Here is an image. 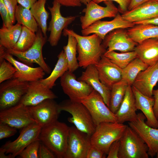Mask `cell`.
Wrapping results in <instances>:
<instances>
[{"instance_id":"cell-1","label":"cell","mask_w":158,"mask_h":158,"mask_svg":"<svg viewBox=\"0 0 158 158\" xmlns=\"http://www.w3.org/2000/svg\"><path fill=\"white\" fill-rule=\"evenodd\" d=\"M64 35H71L77 40V57L79 67L86 68L90 65H95L107 50L102 43V40L96 34L81 36L67 28L63 31Z\"/></svg>"},{"instance_id":"cell-2","label":"cell","mask_w":158,"mask_h":158,"mask_svg":"<svg viewBox=\"0 0 158 158\" xmlns=\"http://www.w3.org/2000/svg\"><path fill=\"white\" fill-rule=\"evenodd\" d=\"M70 127L58 120L42 127L39 139L56 156L64 158Z\"/></svg>"},{"instance_id":"cell-3","label":"cell","mask_w":158,"mask_h":158,"mask_svg":"<svg viewBox=\"0 0 158 158\" xmlns=\"http://www.w3.org/2000/svg\"><path fill=\"white\" fill-rule=\"evenodd\" d=\"M60 111L70 113L72 116L68 118L69 122L73 124L79 130L91 136L96 126L86 107L81 102H75L69 99L59 104Z\"/></svg>"},{"instance_id":"cell-4","label":"cell","mask_w":158,"mask_h":158,"mask_svg":"<svg viewBox=\"0 0 158 158\" xmlns=\"http://www.w3.org/2000/svg\"><path fill=\"white\" fill-rule=\"evenodd\" d=\"M127 125L117 122H102L96 127L90 137L91 145L107 154L109 147L122 136Z\"/></svg>"},{"instance_id":"cell-5","label":"cell","mask_w":158,"mask_h":158,"mask_svg":"<svg viewBox=\"0 0 158 158\" xmlns=\"http://www.w3.org/2000/svg\"><path fill=\"white\" fill-rule=\"evenodd\" d=\"M118 158H148V147L137 133L129 126L120 139Z\"/></svg>"},{"instance_id":"cell-6","label":"cell","mask_w":158,"mask_h":158,"mask_svg":"<svg viewBox=\"0 0 158 158\" xmlns=\"http://www.w3.org/2000/svg\"><path fill=\"white\" fill-rule=\"evenodd\" d=\"M36 35L34 43L26 51H19L11 49L6 50V51L28 65L34 63L38 64L46 73L50 74L51 72V69L44 61L42 53V48L46 42L47 37L44 35L39 28Z\"/></svg>"},{"instance_id":"cell-7","label":"cell","mask_w":158,"mask_h":158,"mask_svg":"<svg viewBox=\"0 0 158 158\" xmlns=\"http://www.w3.org/2000/svg\"><path fill=\"white\" fill-rule=\"evenodd\" d=\"M29 83L12 78L0 83V111L19 103L27 90Z\"/></svg>"},{"instance_id":"cell-8","label":"cell","mask_w":158,"mask_h":158,"mask_svg":"<svg viewBox=\"0 0 158 158\" xmlns=\"http://www.w3.org/2000/svg\"><path fill=\"white\" fill-rule=\"evenodd\" d=\"M81 102L88 110L96 126L104 122H117L115 114L106 104L101 95L94 90Z\"/></svg>"},{"instance_id":"cell-9","label":"cell","mask_w":158,"mask_h":158,"mask_svg":"<svg viewBox=\"0 0 158 158\" xmlns=\"http://www.w3.org/2000/svg\"><path fill=\"white\" fill-rule=\"evenodd\" d=\"M105 7L102 6L91 1L83 10L85 13L80 18L82 29L86 28L95 22L106 18H114L118 13V9L113 1L104 2Z\"/></svg>"},{"instance_id":"cell-10","label":"cell","mask_w":158,"mask_h":158,"mask_svg":"<svg viewBox=\"0 0 158 158\" xmlns=\"http://www.w3.org/2000/svg\"><path fill=\"white\" fill-rule=\"evenodd\" d=\"M60 82L64 93L73 102H81L94 90L87 83L77 79L73 72L68 71L60 78Z\"/></svg>"},{"instance_id":"cell-11","label":"cell","mask_w":158,"mask_h":158,"mask_svg":"<svg viewBox=\"0 0 158 158\" xmlns=\"http://www.w3.org/2000/svg\"><path fill=\"white\" fill-rule=\"evenodd\" d=\"M42 126L37 123L30 124L22 129L18 138L13 141L6 142L2 147L6 154H11L12 158L18 156L30 144L39 139Z\"/></svg>"},{"instance_id":"cell-12","label":"cell","mask_w":158,"mask_h":158,"mask_svg":"<svg viewBox=\"0 0 158 158\" xmlns=\"http://www.w3.org/2000/svg\"><path fill=\"white\" fill-rule=\"evenodd\" d=\"M61 5L54 0L52 6H48L51 18L47 30L50 32L48 41L52 47L56 46L60 39L62 31L73 22L76 16L64 17L61 14L60 8Z\"/></svg>"},{"instance_id":"cell-13","label":"cell","mask_w":158,"mask_h":158,"mask_svg":"<svg viewBox=\"0 0 158 158\" xmlns=\"http://www.w3.org/2000/svg\"><path fill=\"white\" fill-rule=\"evenodd\" d=\"M90 137L75 126L70 127L64 158H86L88 150L91 145Z\"/></svg>"},{"instance_id":"cell-14","label":"cell","mask_w":158,"mask_h":158,"mask_svg":"<svg viewBox=\"0 0 158 158\" xmlns=\"http://www.w3.org/2000/svg\"><path fill=\"white\" fill-rule=\"evenodd\" d=\"M0 122L17 129H23L36 123L30 114L28 107L20 103L0 111Z\"/></svg>"},{"instance_id":"cell-15","label":"cell","mask_w":158,"mask_h":158,"mask_svg":"<svg viewBox=\"0 0 158 158\" xmlns=\"http://www.w3.org/2000/svg\"><path fill=\"white\" fill-rule=\"evenodd\" d=\"M146 118L143 113H139L135 120L128 123L146 144L148 154L153 157L158 153V128L148 126L145 122Z\"/></svg>"},{"instance_id":"cell-16","label":"cell","mask_w":158,"mask_h":158,"mask_svg":"<svg viewBox=\"0 0 158 158\" xmlns=\"http://www.w3.org/2000/svg\"><path fill=\"white\" fill-rule=\"evenodd\" d=\"M28 107L32 117L42 127L57 121L61 112L54 99H47L36 105Z\"/></svg>"},{"instance_id":"cell-17","label":"cell","mask_w":158,"mask_h":158,"mask_svg":"<svg viewBox=\"0 0 158 158\" xmlns=\"http://www.w3.org/2000/svg\"><path fill=\"white\" fill-rule=\"evenodd\" d=\"M135 25L133 23L124 20L121 15L118 13L112 20L97 21L86 28L82 29L81 32L83 36L96 34L103 40L108 33L114 30L120 28H129Z\"/></svg>"},{"instance_id":"cell-18","label":"cell","mask_w":158,"mask_h":158,"mask_svg":"<svg viewBox=\"0 0 158 158\" xmlns=\"http://www.w3.org/2000/svg\"><path fill=\"white\" fill-rule=\"evenodd\" d=\"M4 59L12 63L16 69L13 78L29 82L42 79L45 74L46 73L40 67H32L20 61L6 50L0 53V61Z\"/></svg>"},{"instance_id":"cell-19","label":"cell","mask_w":158,"mask_h":158,"mask_svg":"<svg viewBox=\"0 0 158 158\" xmlns=\"http://www.w3.org/2000/svg\"><path fill=\"white\" fill-rule=\"evenodd\" d=\"M102 43L106 52L117 50L122 52L134 51L138 43L133 41L128 35L127 30L118 29L109 33L103 40Z\"/></svg>"},{"instance_id":"cell-20","label":"cell","mask_w":158,"mask_h":158,"mask_svg":"<svg viewBox=\"0 0 158 158\" xmlns=\"http://www.w3.org/2000/svg\"><path fill=\"white\" fill-rule=\"evenodd\" d=\"M57 96L50 89L38 80L29 82L27 90L19 103L26 106L37 105L48 99H54Z\"/></svg>"},{"instance_id":"cell-21","label":"cell","mask_w":158,"mask_h":158,"mask_svg":"<svg viewBox=\"0 0 158 158\" xmlns=\"http://www.w3.org/2000/svg\"><path fill=\"white\" fill-rule=\"evenodd\" d=\"M95 65L100 81L110 90L115 83L122 79V69L104 55Z\"/></svg>"},{"instance_id":"cell-22","label":"cell","mask_w":158,"mask_h":158,"mask_svg":"<svg viewBox=\"0 0 158 158\" xmlns=\"http://www.w3.org/2000/svg\"><path fill=\"white\" fill-rule=\"evenodd\" d=\"M158 82V61L138 74L132 85L144 95L152 97L154 87Z\"/></svg>"},{"instance_id":"cell-23","label":"cell","mask_w":158,"mask_h":158,"mask_svg":"<svg viewBox=\"0 0 158 158\" xmlns=\"http://www.w3.org/2000/svg\"><path fill=\"white\" fill-rule=\"evenodd\" d=\"M121 16L126 20L135 24L140 22L158 17V0L144 3L123 13Z\"/></svg>"},{"instance_id":"cell-24","label":"cell","mask_w":158,"mask_h":158,"mask_svg":"<svg viewBox=\"0 0 158 158\" xmlns=\"http://www.w3.org/2000/svg\"><path fill=\"white\" fill-rule=\"evenodd\" d=\"M138 110L135 97L132 87L128 85L124 99L117 111L115 114L117 122L123 123L132 122L137 118Z\"/></svg>"},{"instance_id":"cell-25","label":"cell","mask_w":158,"mask_h":158,"mask_svg":"<svg viewBox=\"0 0 158 158\" xmlns=\"http://www.w3.org/2000/svg\"><path fill=\"white\" fill-rule=\"evenodd\" d=\"M77 79L87 83L94 90L98 92L102 97L105 103L109 108L111 90L100 81L98 71L95 65L88 66Z\"/></svg>"},{"instance_id":"cell-26","label":"cell","mask_w":158,"mask_h":158,"mask_svg":"<svg viewBox=\"0 0 158 158\" xmlns=\"http://www.w3.org/2000/svg\"><path fill=\"white\" fill-rule=\"evenodd\" d=\"M131 87L135 97L137 109L140 110L145 116L147 119L146 123L150 126L158 128V120L156 118L153 110L154 98L145 96L133 86Z\"/></svg>"},{"instance_id":"cell-27","label":"cell","mask_w":158,"mask_h":158,"mask_svg":"<svg viewBox=\"0 0 158 158\" xmlns=\"http://www.w3.org/2000/svg\"><path fill=\"white\" fill-rule=\"evenodd\" d=\"M134 51L137 57L149 66L158 61V39L151 38L138 43Z\"/></svg>"},{"instance_id":"cell-28","label":"cell","mask_w":158,"mask_h":158,"mask_svg":"<svg viewBox=\"0 0 158 158\" xmlns=\"http://www.w3.org/2000/svg\"><path fill=\"white\" fill-rule=\"evenodd\" d=\"M130 37L138 44L151 38L158 39V26L151 24L135 25L127 30Z\"/></svg>"},{"instance_id":"cell-29","label":"cell","mask_w":158,"mask_h":158,"mask_svg":"<svg viewBox=\"0 0 158 158\" xmlns=\"http://www.w3.org/2000/svg\"><path fill=\"white\" fill-rule=\"evenodd\" d=\"M22 25L18 23L9 27L3 26L0 29V45L6 50L13 49L20 36Z\"/></svg>"},{"instance_id":"cell-30","label":"cell","mask_w":158,"mask_h":158,"mask_svg":"<svg viewBox=\"0 0 158 158\" xmlns=\"http://www.w3.org/2000/svg\"><path fill=\"white\" fill-rule=\"evenodd\" d=\"M58 58L56 64L49 75L45 78L40 80L43 84L51 89L55 85L56 80L68 69V61L63 50L59 53Z\"/></svg>"},{"instance_id":"cell-31","label":"cell","mask_w":158,"mask_h":158,"mask_svg":"<svg viewBox=\"0 0 158 158\" xmlns=\"http://www.w3.org/2000/svg\"><path fill=\"white\" fill-rule=\"evenodd\" d=\"M128 85L127 82L122 79L112 86L111 90L109 108L115 114L119 108Z\"/></svg>"},{"instance_id":"cell-32","label":"cell","mask_w":158,"mask_h":158,"mask_svg":"<svg viewBox=\"0 0 158 158\" xmlns=\"http://www.w3.org/2000/svg\"><path fill=\"white\" fill-rule=\"evenodd\" d=\"M46 1L47 0H38L32 5L30 10L44 35L47 37V20L49 13L45 7Z\"/></svg>"},{"instance_id":"cell-33","label":"cell","mask_w":158,"mask_h":158,"mask_svg":"<svg viewBox=\"0 0 158 158\" xmlns=\"http://www.w3.org/2000/svg\"><path fill=\"white\" fill-rule=\"evenodd\" d=\"M15 17L17 23L33 32H36L38 30V24L32 14L30 9L19 4L18 5L15 11Z\"/></svg>"},{"instance_id":"cell-34","label":"cell","mask_w":158,"mask_h":158,"mask_svg":"<svg viewBox=\"0 0 158 158\" xmlns=\"http://www.w3.org/2000/svg\"><path fill=\"white\" fill-rule=\"evenodd\" d=\"M148 66L137 57L122 69V79L125 80L129 85L132 86L139 73Z\"/></svg>"},{"instance_id":"cell-35","label":"cell","mask_w":158,"mask_h":158,"mask_svg":"<svg viewBox=\"0 0 158 158\" xmlns=\"http://www.w3.org/2000/svg\"><path fill=\"white\" fill-rule=\"evenodd\" d=\"M67 36L68 42L63 47V50L68 63V71L73 72L79 67L76 56L77 42L73 36L68 35Z\"/></svg>"},{"instance_id":"cell-36","label":"cell","mask_w":158,"mask_h":158,"mask_svg":"<svg viewBox=\"0 0 158 158\" xmlns=\"http://www.w3.org/2000/svg\"><path fill=\"white\" fill-rule=\"evenodd\" d=\"M104 55L122 69L125 68L132 61L137 57L134 51L121 53H118L115 51H106Z\"/></svg>"},{"instance_id":"cell-37","label":"cell","mask_w":158,"mask_h":158,"mask_svg":"<svg viewBox=\"0 0 158 158\" xmlns=\"http://www.w3.org/2000/svg\"><path fill=\"white\" fill-rule=\"evenodd\" d=\"M36 37L35 32L22 25L20 36L13 49L19 51H26L33 45Z\"/></svg>"},{"instance_id":"cell-38","label":"cell","mask_w":158,"mask_h":158,"mask_svg":"<svg viewBox=\"0 0 158 158\" xmlns=\"http://www.w3.org/2000/svg\"><path fill=\"white\" fill-rule=\"evenodd\" d=\"M16 71L15 67L5 59L0 61V83L13 78Z\"/></svg>"},{"instance_id":"cell-39","label":"cell","mask_w":158,"mask_h":158,"mask_svg":"<svg viewBox=\"0 0 158 158\" xmlns=\"http://www.w3.org/2000/svg\"><path fill=\"white\" fill-rule=\"evenodd\" d=\"M40 141L37 139L28 145L18 156L20 158H39L38 152Z\"/></svg>"},{"instance_id":"cell-40","label":"cell","mask_w":158,"mask_h":158,"mask_svg":"<svg viewBox=\"0 0 158 158\" xmlns=\"http://www.w3.org/2000/svg\"><path fill=\"white\" fill-rule=\"evenodd\" d=\"M0 14L3 21V26L9 27L13 25L8 10L3 0H0Z\"/></svg>"},{"instance_id":"cell-41","label":"cell","mask_w":158,"mask_h":158,"mask_svg":"<svg viewBox=\"0 0 158 158\" xmlns=\"http://www.w3.org/2000/svg\"><path fill=\"white\" fill-rule=\"evenodd\" d=\"M17 132V129L0 122V140L13 136Z\"/></svg>"},{"instance_id":"cell-42","label":"cell","mask_w":158,"mask_h":158,"mask_svg":"<svg viewBox=\"0 0 158 158\" xmlns=\"http://www.w3.org/2000/svg\"><path fill=\"white\" fill-rule=\"evenodd\" d=\"M105 154L101 150L91 145L88 150L86 158H105Z\"/></svg>"},{"instance_id":"cell-43","label":"cell","mask_w":158,"mask_h":158,"mask_svg":"<svg viewBox=\"0 0 158 158\" xmlns=\"http://www.w3.org/2000/svg\"><path fill=\"white\" fill-rule=\"evenodd\" d=\"M9 12L12 23L13 24L16 21L15 13L18 6L17 0H3Z\"/></svg>"},{"instance_id":"cell-44","label":"cell","mask_w":158,"mask_h":158,"mask_svg":"<svg viewBox=\"0 0 158 158\" xmlns=\"http://www.w3.org/2000/svg\"><path fill=\"white\" fill-rule=\"evenodd\" d=\"M39 158H54L56 156L44 144L40 142L38 152Z\"/></svg>"},{"instance_id":"cell-45","label":"cell","mask_w":158,"mask_h":158,"mask_svg":"<svg viewBox=\"0 0 158 158\" xmlns=\"http://www.w3.org/2000/svg\"><path fill=\"white\" fill-rule=\"evenodd\" d=\"M94 2L99 4L102 2L110 1H114L118 4V9L119 11L123 13L128 10V8L131 0H91Z\"/></svg>"},{"instance_id":"cell-46","label":"cell","mask_w":158,"mask_h":158,"mask_svg":"<svg viewBox=\"0 0 158 158\" xmlns=\"http://www.w3.org/2000/svg\"><path fill=\"white\" fill-rule=\"evenodd\" d=\"M120 145V139L115 141L111 144L107 154V158H118Z\"/></svg>"},{"instance_id":"cell-47","label":"cell","mask_w":158,"mask_h":158,"mask_svg":"<svg viewBox=\"0 0 158 158\" xmlns=\"http://www.w3.org/2000/svg\"><path fill=\"white\" fill-rule=\"evenodd\" d=\"M61 5L66 7H79L82 3L80 0H54Z\"/></svg>"},{"instance_id":"cell-48","label":"cell","mask_w":158,"mask_h":158,"mask_svg":"<svg viewBox=\"0 0 158 158\" xmlns=\"http://www.w3.org/2000/svg\"><path fill=\"white\" fill-rule=\"evenodd\" d=\"M152 95L154 99V112L156 118L158 120V89L153 90Z\"/></svg>"},{"instance_id":"cell-49","label":"cell","mask_w":158,"mask_h":158,"mask_svg":"<svg viewBox=\"0 0 158 158\" xmlns=\"http://www.w3.org/2000/svg\"><path fill=\"white\" fill-rule=\"evenodd\" d=\"M38 0H17L18 3L24 7L30 9Z\"/></svg>"},{"instance_id":"cell-50","label":"cell","mask_w":158,"mask_h":158,"mask_svg":"<svg viewBox=\"0 0 158 158\" xmlns=\"http://www.w3.org/2000/svg\"><path fill=\"white\" fill-rule=\"evenodd\" d=\"M152 0H131L128 10L133 9L144 3Z\"/></svg>"},{"instance_id":"cell-51","label":"cell","mask_w":158,"mask_h":158,"mask_svg":"<svg viewBox=\"0 0 158 158\" xmlns=\"http://www.w3.org/2000/svg\"><path fill=\"white\" fill-rule=\"evenodd\" d=\"M151 24L155 25H158V17L150 20H144L138 22L135 24Z\"/></svg>"},{"instance_id":"cell-52","label":"cell","mask_w":158,"mask_h":158,"mask_svg":"<svg viewBox=\"0 0 158 158\" xmlns=\"http://www.w3.org/2000/svg\"><path fill=\"white\" fill-rule=\"evenodd\" d=\"M6 151L4 149L1 147L0 148V158H12V155L9 154L8 155H5Z\"/></svg>"},{"instance_id":"cell-53","label":"cell","mask_w":158,"mask_h":158,"mask_svg":"<svg viewBox=\"0 0 158 158\" xmlns=\"http://www.w3.org/2000/svg\"><path fill=\"white\" fill-rule=\"evenodd\" d=\"M81 3L85 5H86L91 0H80Z\"/></svg>"},{"instance_id":"cell-54","label":"cell","mask_w":158,"mask_h":158,"mask_svg":"<svg viewBox=\"0 0 158 158\" xmlns=\"http://www.w3.org/2000/svg\"><path fill=\"white\" fill-rule=\"evenodd\" d=\"M156 157H157V158H158V153L157 154H156Z\"/></svg>"}]
</instances>
